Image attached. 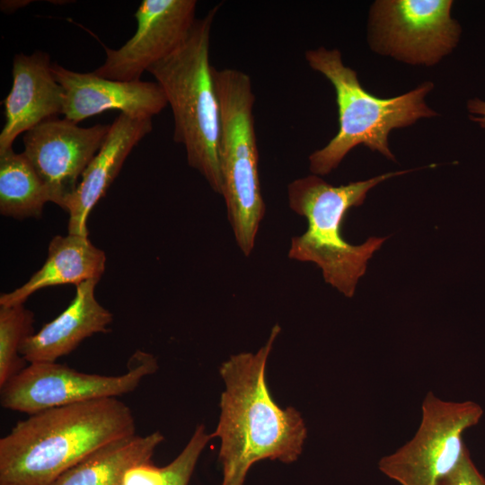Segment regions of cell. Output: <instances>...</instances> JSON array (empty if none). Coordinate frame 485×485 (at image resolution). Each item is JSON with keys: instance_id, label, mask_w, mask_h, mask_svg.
I'll return each mask as SVG.
<instances>
[{"instance_id": "obj_5", "label": "cell", "mask_w": 485, "mask_h": 485, "mask_svg": "<svg viewBox=\"0 0 485 485\" xmlns=\"http://www.w3.org/2000/svg\"><path fill=\"white\" fill-rule=\"evenodd\" d=\"M219 5L196 19L184 43L147 70L171 106L173 140L184 146L188 163L221 195L218 163L221 111L209 62L210 34Z\"/></svg>"}, {"instance_id": "obj_13", "label": "cell", "mask_w": 485, "mask_h": 485, "mask_svg": "<svg viewBox=\"0 0 485 485\" xmlns=\"http://www.w3.org/2000/svg\"><path fill=\"white\" fill-rule=\"evenodd\" d=\"M51 66L46 52L14 56L13 84L4 101L5 123L0 133V153L12 149L20 134L63 113L64 91Z\"/></svg>"}, {"instance_id": "obj_22", "label": "cell", "mask_w": 485, "mask_h": 485, "mask_svg": "<svg viewBox=\"0 0 485 485\" xmlns=\"http://www.w3.org/2000/svg\"><path fill=\"white\" fill-rule=\"evenodd\" d=\"M466 106L470 119L485 130V101L474 97Z\"/></svg>"}, {"instance_id": "obj_19", "label": "cell", "mask_w": 485, "mask_h": 485, "mask_svg": "<svg viewBox=\"0 0 485 485\" xmlns=\"http://www.w3.org/2000/svg\"><path fill=\"white\" fill-rule=\"evenodd\" d=\"M211 438L203 425L198 426L172 462L163 467L151 462L137 465L127 472L124 485H188L198 457Z\"/></svg>"}, {"instance_id": "obj_2", "label": "cell", "mask_w": 485, "mask_h": 485, "mask_svg": "<svg viewBox=\"0 0 485 485\" xmlns=\"http://www.w3.org/2000/svg\"><path fill=\"white\" fill-rule=\"evenodd\" d=\"M134 434L133 412L118 398L28 415L0 439V485H51L98 448Z\"/></svg>"}, {"instance_id": "obj_8", "label": "cell", "mask_w": 485, "mask_h": 485, "mask_svg": "<svg viewBox=\"0 0 485 485\" xmlns=\"http://www.w3.org/2000/svg\"><path fill=\"white\" fill-rule=\"evenodd\" d=\"M157 369L155 357L143 350L130 357L128 371L119 375L87 374L56 362L31 363L0 387V404L31 415L54 407L118 398L135 391Z\"/></svg>"}, {"instance_id": "obj_6", "label": "cell", "mask_w": 485, "mask_h": 485, "mask_svg": "<svg viewBox=\"0 0 485 485\" xmlns=\"http://www.w3.org/2000/svg\"><path fill=\"white\" fill-rule=\"evenodd\" d=\"M212 71L221 111L218 144L221 195L235 242L248 257L254 248L266 209L252 112L255 95L246 73L215 66Z\"/></svg>"}, {"instance_id": "obj_16", "label": "cell", "mask_w": 485, "mask_h": 485, "mask_svg": "<svg viewBox=\"0 0 485 485\" xmlns=\"http://www.w3.org/2000/svg\"><path fill=\"white\" fill-rule=\"evenodd\" d=\"M106 268V255L88 236L67 234L54 236L44 264L21 287L0 295V306L24 304L37 291L56 286L78 285L100 280Z\"/></svg>"}, {"instance_id": "obj_23", "label": "cell", "mask_w": 485, "mask_h": 485, "mask_svg": "<svg viewBox=\"0 0 485 485\" xmlns=\"http://www.w3.org/2000/svg\"><path fill=\"white\" fill-rule=\"evenodd\" d=\"M31 1L26 0H12V1H1V10L4 13H13L31 3Z\"/></svg>"}, {"instance_id": "obj_12", "label": "cell", "mask_w": 485, "mask_h": 485, "mask_svg": "<svg viewBox=\"0 0 485 485\" xmlns=\"http://www.w3.org/2000/svg\"><path fill=\"white\" fill-rule=\"evenodd\" d=\"M51 69L64 91L62 114L75 123L110 110L133 119H152L168 104L156 82L111 80L93 72H75L57 63H52Z\"/></svg>"}, {"instance_id": "obj_9", "label": "cell", "mask_w": 485, "mask_h": 485, "mask_svg": "<svg viewBox=\"0 0 485 485\" xmlns=\"http://www.w3.org/2000/svg\"><path fill=\"white\" fill-rule=\"evenodd\" d=\"M453 4L451 0L375 1L369 16L371 48L410 65L437 64L460 40Z\"/></svg>"}, {"instance_id": "obj_7", "label": "cell", "mask_w": 485, "mask_h": 485, "mask_svg": "<svg viewBox=\"0 0 485 485\" xmlns=\"http://www.w3.org/2000/svg\"><path fill=\"white\" fill-rule=\"evenodd\" d=\"M482 415V408L474 401H447L428 392L414 436L380 459V472L400 485H436L463 459L468 450L463 434Z\"/></svg>"}, {"instance_id": "obj_11", "label": "cell", "mask_w": 485, "mask_h": 485, "mask_svg": "<svg viewBox=\"0 0 485 485\" xmlns=\"http://www.w3.org/2000/svg\"><path fill=\"white\" fill-rule=\"evenodd\" d=\"M195 0H143L135 13L137 31L119 48L104 47V63L93 73L117 81H138L154 64L177 50L196 21Z\"/></svg>"}, {"instance_id": "obj_18", "label": "cell", "mask_w": 485, "mask_h": 485, "mask_svg": "<svg viewBox=\"0 0 485 485\" xmlns=\"http://www.w3.org/2000/svg\"><path fill=\"white\" fill-rule=\"evenodd\" d=\"M47 202H50L48 190L25 155L13 148L0 153L1 215L38 218Z\"/></svg>"}, {"instance_id": "obj_15", "label": "cell", "mask_w": 485, "mask_h": 485, "mask_svg": "<svg viewBox=\"0 0 485 485\" xmlns=\"http://www.w3.org/2000/svg\"><path fill=\"white\" fill-rule=\"evenodd\" d=\"M98 282L91 279L78 285L66 309L25 340L20 354L28 364L56 362L85 339L109 331L113 315L95 297Z\"/></svg>"}, {"instance_id": "obj_1", "label": "cell", "mask_w": 485, "mask_h": 485, "mask_svg": "<svg viewBox=\"0 0 485 485\" xmlns=\"http://www.w3.org/2000/svg\"><path fill=\"white\" fill-rule=\"evenodd\" d=\"M280 331L275 324L256 353L234 355L220 366L225 388L211 437L220 439L222 485H243L253 463L264 459L291 463L303 451L307 429L300 412L280 408L266 382L268 357Z\"/></svg>"}, {"instance_id": "obj_14", "label": "cell", "mask_w": 485, "mask_h": 485, "mask_svg": "<svg viewBox=\"0 0 485 485\" xmlns=\"http://www.w3.org/2000/svg\"><path fill=\"white\" fill-rule=\"evenodd\" d=\"M152 129V119H133L119 113L114 119L103 145L66 204L68 234L88 236L86 221L91 211L105 196L129 153Z\"/></svg>"}, {"instance_id": "obj_4", "label": "cell", "mask_w": 485, "mask_h": 485, "mask_svg": "<svg viewBox=\"0 0 485 485\" xmlns=\"http://www.w3.org/2000/svg\"><path fill=\"white\" fill-rule=\"evenodd\" d=\"M305 59L312 69L323 75L332 84L339 114L335 137L309 156L313 174L322 176L331 172L358 145L395 161L388 144L390 132L421 119L437 116L425 101L433 89L431 82L422 83L395 97L381 98L361 85L357 72L344 65L339 49L319 47L306 51Z\"/></svg>"}, {"instance_id": "obj_10", "label": "cell", "mask_w": 485, "mask_h": 485, "mask_svg": "<svg viewBox=\"0 0 485 485\" xmlns=\"http://www.w3.org/2000/svg\"><path fill=\"white\" fill-rule=\"evenodd\" d=\"M110 129V125L83 128L53 118L24 134L22 154L46 185L50 202L65 208Z\"/></svg>"}, {"instance_id": "obj_20", "label": "cell", "mask_w": 485, "mask_h": 485, "mask_svg": "<svg viewBox=\"0 0 485 485\" xmlns=\"http://www.w3.org/2000/svg\"><path fill=\"white\" fill-rule=\"evenodd\" d=\"M34 313L24 304L0 306V387L22 370V343L34 334Z\"/></svg>"}, {"instance_id": "obj_17", "label": "cell", "mask_w": 485, "mask_h": 485, "mask_svg": "<svg viewBox=\"0 0 485 485\" xmlns=\"http://www.w3.org/2000/svg\"><path fill=\"white\" fill-rule=\"evenodd\" d=\"M164 440L160 431L113 440L98 448L60 475L51 485H124L127 472L151 462Z\"/></svg>"}, {"instance_id": "obj_3", "label": "cell", "mask_w": 485, "mask_h": 485, "mask_svg": "<svg viewBox=\"0 0 485 485\" xmlns=\"http://www.w3.org/2000/svg\"><path fill=\"white\" fill-rule=\"evenodd\" d=\"M411 171L414 169L387 172L340 186L328 183L315 174L290 182L289 207L306 219L307 229L292 238L288 257L314 263L321 269L326 283L345 296L352 297L358 280L366 271L368 260L387 237L372 236L358 245L349 243L341 233L345 216L350 208L364 203L371 189Z\"/></svg>"}, {"instance_id": "obj_21", "label": "cell", "mask_w": 485, "mask_h": 485, "mask_svg": "<svg viewBox=\"0 0 485 485\" xmlns=\"http://www.w3.org/2000/svg\"><path fill=\"white\" fill-rule=\"evenodd\" d=\"M436 485H485V476L478 470L467 450L459 464L442 477Z\"/></svg>"}]
</instances>
